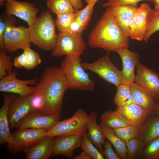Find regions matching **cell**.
Returning a JSON list of instances; mask_svg holds the SVG:
<instances>
[{
    "label": "cell",
    "instance_id": "37",
    "mask_svg": "<svg viewBox=\"0 0 159 159\" xmlns=\"http://www.w3.org/2000/svg\"><path fill=\"white\" fill-rule=\"evenodd\" d=\"M16 20L14 16L4 13L0 17V49H4L3 38L6 28L9 26H16Z\"/></svg>",
    "mask_w": 159,
    "mask_h": 159
},
{
    "label": "cell",
    "instance_id": "11",
    "mask_svg": "<svg viewBox=\"0 0 159 159\" xmlns=\"http://www.w3.org/2000/svg\"><path fill=\"white\" fill-rule=\"evenodd\" d=\"M135 82L143 87L159 104V77L158 74L138 61L136 65Z\"/></svg>",
    "mask_w": 159,
    "mask_h": 159
},
{
    "label": "cell",
    "instance_id": "13",
    "mask_svg": "<svg viewBox=\"0 0 159 159\" xmlns=\"http://www.w3.org/2000/svg\"><path fill=\"white\" fill-rule=\"evenodd\" d=\"M5 13L25 21L28 26L32 25L37 18L39 10L33 4L15 0H7L5 3Z\"/></svg>",
    "mask_w": 159,
    "mask_h": 159
},
{
    "label": "cell",
    "instance_id": "10",
    "mask_svg": "<svg viewBox=\"0 0 159 159\" xmlns=\"http://www.w3.org/2000/svg\"><path fill=\"white\" fill-rule=\"evenodd\" d=\"M17 71H12L0 79V91L5 93L17 94L19 96H25L32 95L35 87L29 85H36L38 79L36 77L26 80H21L16 78Z\"/></svg>",
    "mask_w": 159,
    "mask_h": 159
},
{
    "label": "cell",
    "instance_id": "34",
    "mask_svg": "<svg viewBox=\"0 0 159 159\" xmlns=\"http://www.w3.org/2000/svg\"><path fill=\"white\" fill-rule=\"evenodd\" d=\"M125 144L127 149L128 159H132L139 154L141 155L143 148L138 137L129 140Z\"/></svg>",
    "mask_w": 159,
    "mask_h": 159
},
{
    "label": "cell",
    "instance_id": "19",
    "mask_svg": "<svg viewBox=\"0 0 159 159\" xmlns=\"http://www.w3.org/2000/svg\"><path fill=\"white\" fill-rule=\"evenodd\" d=\"M116 110L119 112L131 125L138 127L144 123L152 115L135 103L124 106L117 107Z\"/></svg>",
    "mask_w": 159,
    "mask_h": 159
},
{
    "label": "cell",
    "instance_id": "35",
    "mask_svg": "<svg viewBox=\"0 0 159 159\" xmlns=\"http://www.w3.org/2000/svg\"><path fill=\"white\" fill-rule=\"evenodd\" d=\"M4 49L0 50V79L4 78L12 71L13 63L11 58Z\"/></svg>",
    "mask_w": 159,
    "mask_h": 159
},
{
    "label": "cell",
    "instance_id": "43",
    "mask_svg": "<svg viewBox=\"0 0 159 159\" xmlns=\"http://www.w3.org/2000/svg\"><path fill=\"white\" fill-rule=\"evenodd\" d=\"M86 28L82 25L75 19L71 24L68 32L74 34L81 35Z\"/></svg>",
    "mask_w": 159,
    "mask_h": 159
},
{
    "label": "cell",
    "instance_id": "44",
    "mask_svg": "<svg viewBox=\"0 0 159 159\" xmlns=\"http://www.w3.org/2000/svg\"><path fill=\"white\" fill-rule=\"evenodd\" d=\"M75 11H77L83 8V3L82 0H69Z\"/></svg>",
    "mask_w": 159,
    "mask_h": 159
},
{
    "label": "cell",
    "instance_id": "16",
    "mask_svg": "<svg viewBox=\"0 0 159 159\" xmlns=\"http://www.w3.org/2000/svg\"><path fill=\"white\" fill-rule=\"evenodd\" d=\"M116 52L120 57L122 62L121 84L128 85L135 82L136 76L135 69L137 63L139 61V54L128 48L120 49Z\"/></svg>",
    "mask_w": 159,
    "mask_h": 159
},
{
    "label": "cell",
    "instance_id": "5",
    "mask_svg": "<svg viewBox=\"0 0 159 159\" xmlns=\"http://www.w3.org/2000/svg\"><path fill=\"white\" fill-rule=\"evenodd\" d=\"M89 115L83 109H78L71 117L58 122L46 135L52 137L71 135H82L87 130Z\"/></svg>",
    "mask_w": 159,
    "mask_h": 159
},
{
    "label": "cell",
    "instance_id": "4",
    "mask_svg": "<svg viewBox=\"0 0 159 159\" xmlns=\"http://www.w3.org/2000/svg\"><path fill=\"white\" fill-rule=\"evenodd\" d=\"M82 64L80 56H66L60 67L66 76L69 89L92 91L95 88V82L85 72Z\"/></svg>",
    "mask_w": 159,
    "mask_h": 159
},
{
    "label": "cell",
    "instance_id": "41",
    "mask_svg": "<svg viewBox=\"0 0 159 159\" xmlns=\"http://www.w3.org/2000/svg\"><path fill=\"white\" fill-rule=\"evenodd\" d=\"M102 154L106 159H121V158L114 150L111 143L106 140L104 145Z\"/></svg>",
    "mask_w": 159,
    "mask_h": 159
},
{
    "label": "cell",
    "instance_id": "39",
    "mask_svg": "<svg viewBox=\"0 0 159 159\" xmlns=\"http://www.w3.org/2000/svg\"><path fill=\"white\" fill-rule=\"evenodd\" d=\"M114 16L124 34L129 37L132 23V18L120 16Z\"/></svg>",
    "mask_w": 159,
    "mask_h": 159
},
{
    "label": "cell",
    "instance_id": "24",
    "mask_svg": "<svg viewBox=\"0 0 159 159\" xmlns=\"http://www.w3.org/2000/svg\"><path fill=\"white\" fill-rule=\"evenodd\" d=\"M99 125L106 139L113 146L121 159H127V149L125 143L117 135L112 128L102 122Z\"/></svg>",
    "mask_w": 159,
    "mask_h": 159
},
{
    "label": "cell",
    "instance_id": "26",
    "mask_svg": "<svg viewBox=\"0 0 159 159\" xmlns=\"http://www.w3.org/2000/svg\"><path fill=\"white\" fill-rule=\"evenodd\" d=\"M46 4L50 11L57 15L76 12L69 0H47Z\"/></svg>",
    "mask_w": 159,
    "mask_h": 159
},
{
    "label": "cell",
    "instance_id": "15",
    "mask_svg": "<svg viewBox=\"0 0 159 159\" xmlns=\"http://www.w3.org/2000/svg\"><path fill=\"white\" fill-rule=\"evenodd\" d=\"M152 9L149 5L143 3L138 7L132 18L129 37L139 41L143 40L149 15Z\"/></svg>",
    "mask_w": 159,
    "mask_h": 159
},
{
    "label": "cell",
    "instance_id": "18",
    "mask_svg": "<svg viewBox=\"0 0 159 159\" xmlns=\"http://www.w3.org/2000/svg\"><path fill=\"white\" fill-rule=\"evenodd\" d=\"M16 97V94L5 93L3 95L4 103L0 109V144H9L12 136L9 130L8 111L12 102Z\"/></svg>",
    "mask_w": 159,
    "mask_h": 159
},
{
    "label": "cell",
    "instance_id": "3",
    "mask_svg": "<svg viewBox=\"0 0 159 159\" xmlns=\"http://www.w3.org/2000/svg\"><path fill=\"white\" fill-rule=\"evenodd\" d=\"M56 28L55 21L50 11L42 12L34 23L28 26L31 43L43 50H52L57 38Z\"/></svg>",
    "mask_w": 159,
    "mask_h": 159
},
{
    "label": "cell",
    "instance_id": "50",
    "mask_svg": "<svg viewBox=\"0 0 159 159\" xmlns=\"http://www.w3.org/2000/svg\"><path fill=\"white\" fill-rule=\"evenodd\" d=\"M158 74L159 77V73Z\"/></svg>",
    "mask_w": 159,
    "mask_h": 159
},
{
    "label": "cell",
    "instance_id": "12",
    "mask_svg": "<svg viewBox=\"0 0 159 159\" xmlns=\"http://www.w3.org/2000/svg\"><path fill=\"white\" fill-rule=\"evenodd\" d=\"M60 115H49L33 111L21 120L15 126L18 130L32 128L50 130L59 121Z\"/></svg>",
    "mask_w": 159,
    "mask_h": 159
},
{
    "label": "cell",
    "instance_id": "28",
    "mask_svg": "<svg viewBox=\"0 0 159 159\" xmlns=\"http://www.w3.org/2000/svg\"><path fill=\"white\" fill-rule=\"evenodd\" d=\"M159 31V6L155 5L152 9L148 18L147 27L143 40L147 42L150 36Z\"/></svg>",
    "mask_w": 159,
    "mask_h": 159
},
{
    "label": "cell",
    "instance_id": "2",
    "mask_svg": "<svg viewBox=\"0 0 159 159\" xmlns=\"http://www.w3.org/2000/svg\"><path fill=\"white\" fill-rule=\"evenodd\" d=\"M107 8L90 33L88 44L107 52L128 48L129 37L124 34L109 7Z\"/></svg>",
    "mask_w": 159,
    "mask_h": 159
},
{
    "label": "cell",
    "instance_id": "14",
    "mask_svg": "<svg viewBox=\"0 0 159 159\" xmlns=\"http://www.w3.org/2000/svg\"><path fill=\"white\" fill-rule=\"evenodd\" d=\"M82 135H71L54 137L52 155H63L71 158L74 151L81 147Z\"/></svg>",
    "mask_w": 159,
    "mask_h": 159
},
{
    "label": "cell",
    "instance_id": "45",
    "mask_svg": "<svg viewBox=\"0 0 159 159\" xmlns=\"http://www.w3.org/2000/svg\"><path fill=\"white\" fill-rule=\"evenodd\" d=\"M73 158L74 159H93L91 156L83 150L80 154L75 156Z\"/></svg>",
    "mask_w": 159,
    "mask_h": 159
},
{
    "label": "cell",
    "instance_id": "23",
    "mask_svg": "<svg viewBox=\"0 0 159 159\" xmlns=\"http://www.w3.org/2000/svg\"><path fill=\"white\" fill-rule=\"evenodd\" d=\"M97 114L95 111L89 115L87 124V134L91 141L102 154V146L106 138L100 125L97 123Z\"/></svg>",
    "mask_w": 159,
    "mask_h": 159
},
{
    "label": "cell",
    "instance_id": "20",
    "mask_svg": "<svg viewBox=\"0 0 159 159\" xmlns=\"http://www.w3.org/2000/svg\"><path fill=\"white\" fill-rule=\"evenodd\" d=\"M128 85L135 103L152 114L156 113L159 104L153 100L151 96L135 82Z\"/></svg>",
    "mask_w": 159,
    "mask_h": 159
},
{
    "label": "cell",
    "instance_id": "38",
    "mask_svg": "<svg viewBox=\"0 0 159 159\" xmlns=\"http://www.w3.org/2000/svg\"><path fill=\"white\" fill-rule=\"evenodd\" d=\"M27 60V64L26 69L32 70L40 64L42 60L38 53L28 47L23 50Z\"/></svg>",
    "mask_w": 159,
    "mask_h": 159
},
{
    "label": "cell",
    "instance_id": "33",
    "mask_svg": "<svg viewBox=\"0 0 159 159\" xmlns=\"http://www.w3.org/2000/svg\"><path fill=\"white\" fill-rule=\"evenodd\" d=\"M141 155L144 159H159V137L151 141L145 146Z\"/></svg>",
    "mask_w": 159,
    "mask_h": 159
},
{
    "label": "cell",
    "instance_id": "1",
    "mask_svg": "<svg viewBox=\"0 0 159 159\" xmlns=\"http://www.w3.org/2000/svg\"><path fill=\"white\" fill-rule=\"evenodd\" d=\"M35 86L44 100L42 113L49 115H60L65 92L69 89L66 76L61 67H47Z\"/></svg>",
    "mask_w": 159,
    "mask_h": 159
},
{
    "label": "cell",
    "instance_id": "32",
    "mask_svg": "<svg viewBox=\"0 0 159 159\" xmlns=\"http://www.w3.org/2000/svg\"><path fill=\"white\" fill-rule=\"evenodd\" d=\"M75 12L57 15V19L55 21L56 26L60 32H68L71 24L75 19Z\"/></svg>",
    "mask_w": 159,
    "mask_h": 159
},
{
    "label": "cell",
    "instance_id": "49",
    "mask_svg": "<svg viewBox=\"0 0 159 159\" xmlns=\"http://www.w3.org/2000/svg\"><path fill=\"white\" fill-rule=\"evenodd\" d=\"M156 113L159 115V105L156 112Z\"/></svg>",
    "mask_w": 159,
    "mask_h": 159
},
{
    "label": "cell",
    "instance_id": "31",
    "mask_svg": "<svg viewBox=\"0 0 159 159\" xmlns=\"http://www.w3.org/2000/svg\"><path fill=\"white\" fill-rule=\"evenodd\" d=\"M112 129L117 135L125 143L132 138L138 137V127L131 125L125 127Z\"/></svg>",
    "mask_w": 159,
    "mask_h": 159
},
{
    "label": "cell",
    "instance_id": "7",
    "mask_svg": "<svg viewBox=\"0 0 159 159\" xmlns=\"http://www.w3.org/2000/svg\"><path fill=\"white\" fill-rule=\"evenodd\" d=\"M109 52L107 54L92 63L83 62L82 65L85 70L95 73L107 82L117 87L121 84L122 74L110 60Z\"/></svg>",
    "mask_w": 159,
    "mask_h": 159
},
{
    "label": "cell",
    "instance_id": "9",
    "mask_svg": "<svg viewBox=\"0 0 159 159\" xmlns=\"http://www.w3.org/2000/svg\"><path fill=\"white\" fill-rule=\"evenodd\" d=\"M3 41L4 49L10 53L31 47L28 27L22 25L7 26L4 34Z\"/></svg>",
    "mask_w": 159,
    "mask_h": 159
},
{
    "label": "cell",
    "instance_id": "17",
    "mask_svg": "<svg viewBox=\"0 0 159 159\" xmlns=\"http://www.w3.org/2000/svg\"><path fill=\"white\" fill-rule=\"evenodd\" d=\"M31 95L25 96H19L11 104L8 111L10 127H15L21 120L33 111L31 104Z\"/></svg>",
    "mask_w": 159,
    "mask_h": 159
},
{
    "label": "cell",
    "instance_id": "21",
    "mask_svg": "<svg viewBox=\"0 0 159 159\" xmlns=\"http://www.w3.org/2000/svg\"><path fill=\"white\" fill-rule=\"evenodd\" d=\"M138 128V137L144 149L150 142L159 137V115L156 113L151 115Z\"/></svg>",
    "mask_w": 159,
    "mask_h": 159
},
{
    "label": "cell",
    "instance_id": "42",
    "mask_svg": "<svg viewBox=\"0 0 159 159\" xmlns=\"http://www.w3.org/2000/svg\"><path fill=\"white\" fill-rule=\"evenodd\" d=\"M14 67L18 68H24L26 69L27 64V60L26 55L23 52L19 55L15 57L13 62Z\"/></svg>",
    "mask_w": 159,
    "mask_h": 159
},
{
    "label": "cell",
    "instance_id": "25",
    "mask_svg": "<svg viewBox=\"0 0 159 159\" xmlns=\"http://www.w3.org/2000/svg\"><path fill=\"white\" fill-rule=\"evenodd\" d=\"M101 122L112 128H118L131 124L118 111L108 110L105 112L100 117Z\"/></svg>",
    "mask_w": 159,
    "mask_h": 159
},
{
    "label": "cell",
    "instance_id": "8",
    "mask_svg": "<svg viewBox=\"0 0 159 159\" xmlns=\"http://www.w3.org/2000/svg\"><path fill=\"white\" fill-rule=\"evenodd\" d=\"M47 132L44 130L32 128L18 130L11 133V142L7 145L8 149L13 154L24 152L47 136Z\"/></svg>",
    "mask_w": 159,
    "mask_h": 159
},
{
    "label": "cell",
    "instance_id": "6",
    "mask_svg": "<svg viewBox=\"0 0 159 159\" xmlns=\"http://www.w3.org/2000/svg\"><path fill=\"white\" fill-rule=\"evenodd\" d=\"M86 47L82 34L59 32L57 34L56 42L52 50L51 55L53 57L72 55L81 56L83 54Z\"/></svg>",
    "mask_w": 159,
    "mask_h": 159
},
{
    "label": "cell",
    "instance_id": "48",
    "mask_svg": "<svg viewBox=\"0 0 159 159\" xmlns=\"http://www.w3.org/2000/svg\"><path fill=\"white\" fill-rule=\"evenodd\" d=\"M155 3V5L159 6V0H153Z\"/></svg>",
    "mask_w": 159,
    "mask_h": 159
},
{
    "label": "cell",
    "instance_id": "46",
    "mask_svg": "<svg viewBox=\"0 0 159 159\" xmlns=\"http://www.w3.org/2000/svg\"><path fill=\"white\" fill-rule=\"evenodd\" d=\"M99 0H85L86 2L87 3H95L97 2Z\"/></svg>",
    "mask_w": 159,
    "mask_h": 159
},
{
    "label": "cell",
    "instance_id": "40",
    "mask_svg": "<svg viewBox=\"0 0 159 159\" xmlns=\"http://www.w3.org/2000/svg\"><path fill=\"white\" fill-rule=\"evenodd\" d=\"M148 1L154 2L153 0H108L102 5L104 7L116 5H124L137 7L138 3L142 1Z\"/></svg>",
    "mask_w": 159,
    "mask_h": 159
},
{
    "label": "cell",
    "instance_id": "36",
    "mask_svg": "<svg viewBox=\"0 0 159 159\" xmlns=\"http://www.w3.org/2000/svg\"><path fill=\"white\" fill-rule=\"evenodd\" d=\"M114 16H122L132 18L138 8L124 5H116L109 7Z\"/></svg>",
    "mask_w": 159,
    "mask_h": 159
},
{
    "label": "cell",
    "instance_id": "30",
    "mask_svg": "<svg viewBox=\"0 0 159 159\" xmlns=\"http://www.w3.org/2000/svg\"><path fill=\"white\" fill-rule=\"evenodd\" d=\"M95 3H87L83 8L76 11L75 19L82 25L87 27L91 20Z\"/></svg>",
    "mask_w": 159,
    "mask_h": 159
},
{
    "label": "cell",
    "instance_id": "27",
    "mask_svg": "<svg viewBox=\"0 0 159 159\" xmlns=\"http://www.w3.org/2000/svg\"><path fill=\"white\" fill-rule=\"evenodd\" d=\"M117 88L113 101L117 107L124 106L135 104L129 85L121 84Z\"/></svg>",
    "mask_w": 159,
    "mask_h": 159
},
{
    "label": "cell",
    "instance_id": "22",
    "mask_svg": "<svg viewBox=\"0 0 159 159\" xmlns=\"http://www.w3.org/2000/svg\"><path fill=\"white\" fill-rule=\"evenodd\" d=\"M54 137L46 136L24 152L27 159H48L52 155Z\"/></svg>",
    "mask_w": 159,
    "mask_h": 159
},
{
    "label": "cell",
    "instance_id": "29",
    "mask_svg": "<svg viewBox=\"0 0 159 159\" xmlns=\"http://www.w3.org/2000/svg\"><path fill=\"white\" fill-rule=\"evenodd\" d=\"M81 148L92 159H105L103 154L93 145L89 138L87 131L82 135Z\"/></svg>",
    "mask_w": 159,
    "mask_h": 159
},
{
    "label": "cell",
    "instance_id": "47",
    "mask_svg": "<svg viewBox=\"0 0 159 159\" xmlns=\"http://www.w3.org/2000/svg\"><path fill=\"white\" fill-rule=\"evenodd\" d=\"M7 0H0V7H2L4 4H5V3L4 1H6Z\"/></svg>",
    "mask_w": 159,
    "mask_h": 159
}]
</instances>
